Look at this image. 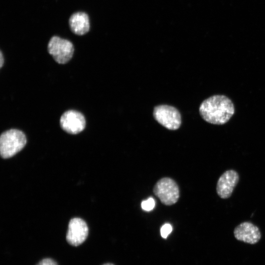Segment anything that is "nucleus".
I'll list each match as a JSON object with an SVG mask.
<instances>
[{
  "label": "nucleus",
  "mask_w": 265,
  "mask_h": 265,
  "mask_svg": "<svg viewBox=\"0 0 265 265\" xmlns=\"http://www.w3.org/2000/svg\"><path fill=\"white\" fill-rule=\"evenodd\" d=\"M199 113L207 122L217 125L227 123L235 112L232 100L225 95L212 96L200 104Z\"/></svg>",
  "instance_id": "obj_1"
},
{
  "label": "nucleus",
  "mask_w": 265,
  "mask_h": 265,
  "mask_svg": "<svg viewBox=\"0 0 265 265\" xmlns=\"http://www.w3.org/2000/svg\"><path fill=\"white\" fill-rule=\"evenodd\" d=\"M26 139L24 133L17 129H10L1 133L0 137V153L2 158L14 156L25 146Z\"/></svg>",
  "instance_id": "obj_2"
},
{
  "label": "nucleus",
  "mask_w": 265,
  "mask_h": 265,
  "mask_svg": "<svg viewBox=\"0 0 265 265\" xmlns=\"http://www.w3.org/2000/svg\"><path fill=\"white\" fill-rule=\"evenodd\" d=\"M48 51L56 62L65 64L72 57L74 48L70 41L54 36L49 42Z\"/></svg>",
  "instance_id": "obj_3"
},
{
  "label": "nucleus",
  "mask_w": 265,
  "mask_h": 265,
  "mask_svg": "<svg viewBox=\"0 0 265 265\" xmlns=\"http://www.w3.org/2000/svg\"><path fill=\"white\" fill-rule=\"evenodd\" d=\"M154 192L161 202L167 206L175 204L180 196L177 184L173 180L168 177L160 179L156 184Z\"/></svg>",
  "instance_id": "obj_4"
},
{
  "label": "nucleus",
  "mask_w": 265,
  "mask_h": 265,
  "mask_svg": "<svg viewBox=\"0 0 265 265\" xmlns=\"http://www.w3.org/2000/svg\"><path fill=\"white\" fill-rule=\"evenodd\" d=\"M153 116L162 126L170 130H176L181 124V116L174 107L168 105H159L155 107Z\"/></svg>",
  "instance_id": "obj_5"
},
{
  "label": "nucleus",
  "mask_w": 265,
  "mask_h": 265,
  "mask_svg": "<svg viewBox=\"0 0 265 265\" xmlns=\"http://www.w3.org/2000/svg\"><path fill=\"white\" fill-rule=\"evenodd\" d=\"M88 235V228L86 222L80 218H74L70 220L66 240L69 244L77 246L82 244Z\"/></svg>",
  "instance_id": "obj_6"
},
{
  "label": "nucleus",
  "mask_w": 265,
  "mask_h": 265,
  "mask_svg": "<svg viewBox=\"0 0 265 265\" xmlns=\"http://www.w3.org/2000/svg\"><path fill=\"white\" fill-rule=\"evenodd\" d=\"M239 176L235 170L225 171L217 180L216 191L218 196L222 199L229 198L238 184Z\"/></svg>",
  "instance_id": "obj_7"
},
{
  "label": "nucleus",
  "mask_w": 265,
  "mask_h": 265,
  "mask_svg": "<svg viewBox=\"0 0 265 265\" xmlns=\"http://www.w3.org/2000/svg\"><path fill=\"white\" fill-rule=\"evenodd\" d=\"M62 129L71 134H77L85 128L86 121L84 116L80 112L69 110L65 112L60 119Z\"/></svg>",
  "instance_id": "obj_8"
},
{
  "label": "nucleus",
  "mask_w": 265,
  "mask_h": 265,
  "mask_svg": "<svg viewBox=\"0 0 265 265\" xmlns=\"http://www.w3.org/2000/svg\"><path fill=\"white\" fill-rule=\"evenodd\" d=\"M234 234L237 240L249 244L256 243L261 238L259 228L249 221L238 225L234 230Z\"/></svg>",
  "instance_id": "obj_9"
},
{
  "label": "nucleus",
  "mask_w": 265,
  "mask_h": 265,
  "mask_svg": "<svg viewBox=\"0 0 265 265\" xmlns=\"http://www.w3.org/2000/svg\"><path fill=\"white\" fill-rule=\"evenodd\" d=\"M69 23L71 30L76 34L82 35L89 30V17L83 12H78L72 14L69 18Z\"/></svg>",
  "instance_id": "obj_10"
},
{
  "label": "nucleus",
  "mask_w": 265,
  "mask_h": 265,
  "mask_svg": "<svg viewBox=\"0 0 265 265\" xmlns=\"http://www.w3.org/2000/svg\"><path fill=\"white\" fill-rule=\"evenodd\" d=\"M141 206L143 210L146 211H150L154 208L155 206V202L153 198L150 197L147 200L143 201L141 203Z\"/></svg>",
  "instance_id": "obj_11"
},
{
  "label": "nucleus",
  "mask_w": 265,
  "mask_h": 265,
  "mask_svg": "<svg viewBox=\"0 0 265 265\" xmlns=\"http://www.w3.org/2000/svg\"><path fill=\"white\" fill-rule=\"evenodd\" d=\"M172 231V227L170 224H164L160 228V235L163 238H166Z\"/></svg>",
  "instance_id": "obj_12"
},
{
  "label": "nucleus",
  "mask_w": 265,
  "mask_h": 265,
  "mask_svg": "<svg viewBox=\"0 0 265 265\" xmlns=\"http://www.w3.org/2000/svg\"><path fill=\"white\" fill-rule=\"evenodd\" d=\"M36 265H58V264L52 259L45 258L41 260Z\"/></svg>",
  "instance_id": "obj_13"
},
{
  "label": "nucleus",
  "mask_w": 265,
  "mask_h": 265,
  "mask_svg": "<svg viewBox=\"0 0 265 265\" xmlns=\"http://www.w3.org/2000/svg\"><path fill=\"white\" fill-rule=\"evenodd\" d=\"M4 63V57L1 51H0V67L1 68Z\"/></svg>",
  "instance_id": "obj_14"
},
{
  "label": "nucleus",
  "mask_w": 265,
  "mask_h": 265,
  "mask_svg": "<svg viewBox=\"0 0 265 265\" xmlns=\"http://www.w3.org/2000/svg\"><path fill=\"white\" fill-rule=\"evenodd\" d=\"M102 265H114V264H113L112 263H108L104 264H103Z\"/></svg>",
  "instance_id": "obj_15"
}]
</instances>
